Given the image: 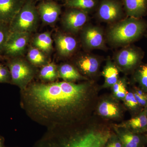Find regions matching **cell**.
<instances>
[{"mask_svg":"<svg viewBox=\"0 0 147 147\" xmlns=\"http://www.w3.org/2000/svg\"><path fill=\"white\" fill-rule=\"evenodd\" d=\"M6 24L0 22V53L4 51L5 45L10 34Z\"/></svg>","mask_w":147,"mask_h":147,"instance_id":"484cf974","label":"cell"},{"mask_svg":"<svg viewBox=\"0 0 147 147\" xmlns=\"http://www.w3.org/2000/svg\"><path fill=\"white\" fill-rule=\"evenodd\" d=\"M105 147H124L121 142L118 141L113 140L112 141H108Z\"/></svg>","mask_w":147,"mask_h":147,"instance_id":"f546056e","label":"cell"},{"mask_svg":"<svg viewBox=\"0 0 147 147\" xmlns=\"http://www.w3.org/2000/svg\"><path fill=\"white\" fill-rule=\"evenodd\" d=\"M140 134L131 131H126L120 134V139L124 147H142L147 139Z\"/></svg>","mask_w":147,"mask_h":147,"instance_id":"2e32d148","label":"cell"},{"mask_svg":"<svg viewBox=\"0 0 147 147\" xmlns=\"http://www.w3.org/2000/svg\"><path fill=\"white\" fill-rule=\"evenodd\" d=\"M125 125L135 133L147 132V117L145 110L127 121Z\"/></svg>","mask_w":147,"mask_h":147,"instance_id":"9a60e30c","label":"cell"},{"mask_svg":"<svg viewBox=\"0 0 147 147\" xmlns=\"http://www.w3.org/2000/svg\"><path fill=\"white\" fill-rule=\"evenodd\" d=\"M135 79L141 89L147 92V63L138 66L135 74Z\"/></svg>","mask_w":147,"mask_h":147,"instance_id":"603a6c76","label":"cell"},{"mask_svg":"<svg viewBox=\"0 0 147 147\" xmlns=\"http://www.w3.org/2000/svg\"><path fill=\"white\" fill-rule=\"evenodd\" d=\"M40 75L44 80L53 81L57 75V67L53 63H50L44 66L40 70Z\"/></svg>","mask_w":147,"mask_h":147,"instance_id":"d4e9b609","label":"cell"},{"mask_svg":"<svg viewBox=\"0 0 147 147\" xmlns=\"http://www.w3.org/2000/svg\"><path fill=\"white\" fill-rule=\"evenodd\" d=\"M122 6L117 0H102L98 9L97 15L100 20L114 22L122 16Z\"/></svg>","mask_w":147,"mask_h":147,"instance_id":"52a82bcc","label":"cell"},{"mask_svg":"<svg viewBox=\"0 0 147 147\" xmlns=\"http://www.w3.org/2000/svg\"><path fill=\"white\" fill-rule=\"evenodd\" d=\"M24 3V0H0V22L10 23Z\"/></svg>","mask_w":147,"mask_h":147,"instance_id":"30bf717a","label":"cell"},{"mask_svg":"<svg viewBox=\"0 0 147 147\" xmlns=\"http://www.w3.org/2000/svg\"><path fill=\"white\" fill-rule=\"evenodd\" d=\"M134 94L136 100L142 107L146 108L147 106V93L142 89L136 88Z\"/></svg>","mask_w":147,"mask_h":147,"instance_id":"83f0119b","label":"cell"},{"mask_svg":"<svg viewBox=\"0 0 147 147\" xmlns=\"http://www.w3.org/2000/svg\"><path fill=\"white\" fill-rule=\"evenodd\" d=\"M127 15L140 18L147 12V0H122Z\"/></svg>","mask_w":147,"mask_h":147,"instance_id":"4fadbf2b","label":"cell"},{"mask_svg":"<svg viewBox=\"0 0 147 147\" xmlns=\"http://www.w3.org/2000/svg\"><path fill=\"white\" fill-rule=\"evenodd\" d=\"M42 51L36 47L30 48L28 54L30 61L35 65H40L45 63L46 59Z\"/></svg>","mask_w":147,"mask_h":147,"instance_id":"cb8c5ba5","label":"cell"},{"mask_svg":"<svg viewBox=\"0 0 147 147\" xmlns=\"http://www.w3.org/2000/svg\"><path fill=\"white\" fill-rule=\"evenodd\" d=\"M37 10L42 21L47 24L55 23L61 12L60 6L52 1L41 3L38 5Z\"/></svg>","mask_w":147,"mask_h":147,"instance_id":"8fae6325","label":"cell"},{"mask_svg":"<svg viewBox=\"0 0 147 147\" xmlns=\"http://www.w3.org/2000/svg\"><path fill=\"white\" fill-rule=\"evenodd\" d=\"M4 139L1 136H0V147H4Z\"/></svg>","mask_w":147,"mask_h":147,"instance_id":"4dcf8cb0","label":"cell"},{"mask_svg":"<svg viewBox=\"0 0 147 147\" xmlns=\"http://www.w3.org/2000/svg\"><path fill=\"white\" fill-rule=\"evenodd\" d=\"M147 28V23L142 18L129 17L110 29L108 38L116 45L128 44L139 39Z\"/></svg>","mask_w":147,"mask_h":147,"instance_id":"3957f363","label":"cell"},{"mask_svg":"<svg viewBox=\"0 0 147 147\" xmlns=\"http://www.w3.org/2000/svg\"><path fill=\"white\" fill-rule=\"evenodd\" d=\"M145 111L146 112V115L147 117V106L146 108H145Z\"/></svg>","mask_w":147,"mask_h":147,"instance_id":"1f68e13d","label":"cell"},{"mask_svg":"<svg viewBox=\"0 0 147 147\" xmlns=\"http://www.w3.org/2000/svg\"><path fill=\"white\" fill-rule=\"evenodd\" d=\"M78 65L84 73L91 74L98 70L99 62L98 59L92 55H86L80 58L78 61Z\"/></svg>","mask_w":147,"mask_h":147,"instance_id":"e0dca14e","label":"cell"},{"mask_svg":"<svg viewBox=\"0 0 147 147\" xmlns=\"http://www.w3.org/2000/svg\"><path fill=\"white\" fill-rule=\"evenodd\" d=\"M88 86L67 82L36 83L27 93L29 104L40 115L58 119L76 111L86 98Z\"/></svg>","mask_w":147,"mask_h":147,"instance_id":"6da1fadb","label":"cell"},{"mask_svg":"<svg viewBox=\"0 0 147 147\" xmlns=\"http://www.w3.org/2000/svg\"><path fill=\"white\" fill-rule=\"evenodd\" d=\"M55 42L59 54L63 57L71 55L77 46L75 38L67 35H58L55 38Z\"/></svg>","mask_w":147,"mask_h":147,"instance_id":"5bb4252c","label":"cell"},{"mask_svg":"<svg viewBox=\"0 0 147 147\" xmlns=\"http://www.w3.org/2000/svg\"><path fill=\"white\" fill-rule=\"evenodd\" d=\"M98 112L103 117H115L119 115V109L117 105L114 103L104 101L99 105Z\"/></svg>","mask_w":147,"mask_h":147,"instance_id":"7402d4cb","label":"cell"},{"mask_svg":"<svg viewBox=\"0 0 147 147\" xmlns=\"http://www.w3.org/2000/svg\"><path fill=\"white\" fill-rule=\"evenodd\" d=\"M82 36L85 45L88 48L98 49L101 48L104 45L103 32L98 27H87L84 30Z\"/></svg>","mask_w":147,"mask_h":147,"instance_id":"7c38bea8","label":"cell"},{"mask_svg":"<svg viewBox=\"0 0 147 147\" xmlns=\"http://www.w3.org/2000/svg\"><path fill=\"white\" fill-rule=\"evenodd\" d=\"M11 79L16 85L26 84L32 79L33 70L26 62L22 59L14 60L8 65Z\"/></svg>","mask_w":147,"mask_h":147,"instance_id":"5b68a950","label":"cell"},{"mask_svg":"<svg viewBox=\"0 0 147 147\" xmlns=\"http://www.w3.org/2000/svg\"><path fill=\"white\" fill-rule=\"evenodd\" d=\"M3 59V57H2L1 56V55H0V60H1Z\"/></svg>","mask_w":147,"mask_h":147,"instance_id":"d6a6232c","label":"cell"},{"mask_svg":"<svg viewBox=\"0 0 147 147\" xmlns=\"http://www.w3.org/2000/svg\"><path fill=\"white\" fill-rule=\"evenodd\" d=\"M112 137L110 130L88 129L62 131L50 130L34 147H105Z\"/></svg>","mask_w":147,"mask_h":147,"instance_id":"7a4b0ae2","label":"cell"},{"mask_svg":"<svg viewBox=\"0 0 147 147\" xmlns=\"http://www.w3.org/2000/svg\"><path fill=\"white\" fill-rule=\"evenodd\" d=\"M143 57L141 50L136 47H129L121 50L117 55L116 60L121 67L130 70L139 65Z\"/></svg>","mask_w":147,"mask_h":147,"instance_id":"ba28073f","label":"cell"},{"mask_svg":"<svg viewBox=\"0 0 147 147\" xmlns=\"http://www.w3.org/2000/svg\"><path fill=\"white\" fill-rule=\"evenodd\" d=\"M59 75L65 81L68 82L79 80L82 78L81 74L72 65L65 64L59 69Z\"/></svg>","mask_w":147,"mask_h":147,"instance_id":"ffe728a7","label":"cell"},{"mask_svg":"<svg viewBox=\"0 0 147 147\" xmlns=\"http://www.w3.org/2000/svg\"><path fill=\"white\" fill-rule=\"evenodd\" d=\"M124 98L125 105L129 109L135 110H138L140 107H142L136 100L134 93L127 92Z\"/></svg>","mask_w":147,"mask_h":147,"instance_id":"4316f807","label":"cell"},{"mask_svg":"<svg viewBox=\"0 0 147 147\" xmlns=\"http://www.w3.org/2000/svg\"><path fill=\"white\" fill-rule=\"evenodd\" d=\"M53 43L51 35L47 32L38 34L34 40V44L36 48L46 53H49L52 50Z\"/></svg>","mask_w":147,"mask_h":147,"instance_id":"ac0fdd59","label":"cell"},{"mask_svg":"<svg viewBox=\"0 0 147 147\" xmlns=\"http://www.w3.org/2000/svg\"><path fill=\"white\" fill-rule=\"evenodd\" d=\"M146 139L147 140V134H146Z\"/></svg>","mask_w":147,"mask_h":147,"instance_id":"e575fe53","label":"cell"},{"mask_svg":"<svg viewBox=\"0 0 147 147\" xmlns=\"http://www.w3.org/2000/svg\"><path fill=\"white\" fill-rule=\"evenodd\" d=\"M38 13L34 4L28 0L24 5L10 23V32L30 33L36 28Z\"/></svg>","mask_w":147,"mask_h":147,"instance_id":"277c9868","label":"cell"},{"mask_svg":"<svg viewBox=\"0 0 147 147\" xmlns=\"http://www.w3.org/2000/svg\"><path fill=\"white\" fill-rule=\"evenodd\" d=\"M102 75L105 78V85L108 86H113L118 81V69L110 63H108L104 68L102 71Z\"/></svg>","mask_w":147,"mask_h":147,"instance_id":"44dd1931","label":"cell"},{"mask_svg":"<svg viewBox=\"0 0 147 147\" xmlns=\"http://www.w3.org/2000/svg\"><path fill=\"white\" fill-rule=\"evenodd\" d=\"M0 82H2L1 79V76H0Z\"/></svg>","mask_w":147,"mask_h":147,"instance_id":"836d02e7","label":"cell"},{"mask_svg":"<svg viewBox=\"0 0 147 147\" xmlns=\"http://www.w3.org/2000/svg\"><path fill=\"white\" fill-rule=\"evenodd\" d=\"M30 38V33L10 32L4 51L9 56L16 57L24 52Z\"/></svg>","mask_w":147,"mask_h":147,"instance_id":"8992f818","label":"cell"},{"mask_svg":"<svg viewBox=\"0 0 147 147\" xmlns=\"http://www.w3.org/2000/svg\"><path fill=\"white\" fill-rule=\"evenodd\" d=\"M87 20V12L77 9L71 8L65 13L62 23L66 30L75 32L82 28Z\"/></svg>","mask_w":147,"mask_h":147,"instance_id":"9c48e42d","label":"cell"},{"mask_svg":"<svg viewBox=\"0 0 147 147\" xmlns=\"http://www.w3.org/2000/svg\"><path fill=\"white\" fill-rule=\"evenodd\" d=\"M97 3V0H66V5L69 7L80 9L87 13L94 9Z\"/></svg>","mask_w":147,"mask_h":147,"instance_id":"d6986e66","label":"cell"},{"mask_svg":"<svg viewBox=\"0 0 147 147\" xmlns=\"http://www.w3.org/2000/svg\"><path fill=\"white\" fill-rule=\"evenodd\" d=\"M127 93V91L125 86L123 82L119 89L116 94H115V95L118 98H123L125 97Z\"/></svg>","mask_w":147,"mask_h":147,"instance_id":"f1b7e54d","label":"cell"}]
</instances>
